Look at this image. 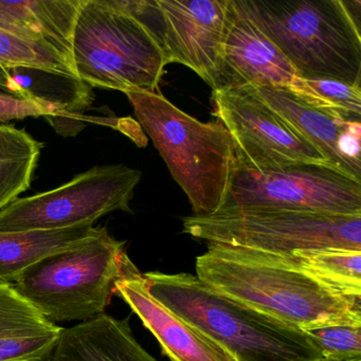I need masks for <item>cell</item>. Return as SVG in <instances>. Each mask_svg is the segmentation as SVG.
<instances>
[{
    "label": "cell",
    "instance_id": "6da1fadb",
    "mask_svg": "<svg viewBox=\"0 0 361 361\" xmlns=\"http://www.w3.org/2000/svg\"><path fill=\"white\" fill-rule=\"evenodd\" d=\"M196 276L221 295L300 329L361 321V300L327 287L295 255L208 244L196 259Z\"/></svg>",
    "mask_w": 361,
    "mask_h": 361
},
{
    "label": "cell",
    "instance_id": "7a4b0ae2",
    "mask_svg": "<svg viewBox=\"0 0 361 361\" xmlns=\"http://www.w3.org/2000/svg\"><path fill=\"white\" fill-rule=\"evenodd\" d=\"M149 293L238 361H322L302 329L213 290L193 274H143Z\"/></svg>",
    "mask_w": 361,
    "mask_h": 361
},
{
    "label": "cell",
    "instance_id": "3957f363",
    "mask_svg": "<svg viewBox=\"0 0 361 361\" xmlns=\"http://www.w3.org/2000/svg\"><path fill=\"white\" fill-rule=\"evenodd\" d=\"M126 94L141 128L187 195L194 216L216 213L238 164L227 128L217 119L200 122L159 92Z\"/></svg>",
    "mask_w": 361,
    "mask_h": 361
},
{
    "label": "cell",
    "instance_id": "277c9868",
    "mask_svg": "<svg viewBox=\"0 0 361 361\" xmlns=\"http://www.w3.org/2000/svg\"><path fill=\"white\" fill-rule=\"evenodd\" d=\"M297 78L361 85L360 18L343 0H240Z\"/></svg>",
    "mask_w": 361,
    "mask_h": 361
},
{
    "label": "cell",
    "instance_id": "5b68a950",
    "mask_svg": "<svg viewBox=\"0 0 361 361\" xmlns=\"http://www.w3.org/2000/svg\"><path fill=\"white\" fill-rule=\"evenodd\" d=\"M78 78L92 87L159 92L161 42L128 0H81L71 42Z\"/></svg>",
    "mask_w": 361,
    "mask_h": 361
},
{
    "label": "cell",
    "instance_id": "8992f818",
    "mask_svg": "<svg viewBox=\"0 0 361 361\" xmlns=\"http://www.w3.org/2000/svg\"><path fill=\"white\" fill-rule=\"evenodd\" d=\"M135 267L124 243L106 231L35 264L12 285L54 324L82 323L104 314L118 282Z\"/></svg>",
    "mask_w": 361,
    "mask_h": 361
},
{
    "label": "cell",
    "instance_id": "52a82bcc",
    "mask_svg": "<svg viewBox=\"0 0 361 361\" xmlns=\"http://www.w3.org/2000/svg\"><path fill=\"white\" fill-rule=\"evenodd\" d=\"M183 232L208 244L279 255L325 248L361 250V214L229 211L185 217Z\"/></svg>",
    "mask_w": 361,
    "mask_h": 361
},
{
    "label": "cell",
    "instance_id": "ba28073f",
    "mask_svg": "<svg viewBox=\"0 0 361 361\" xmlns=\"http://www.w3.org/2000/svg\"><path fill=\"white\" fill-rule=\"evenodd\" d=\"M142 173L124 164L94 166L56 189L18 198L0 211V232L59 230L130 212Z\"/></svg>",
    "mask_w": 361,
    "mask_h": 361
},
{
    "label": "cell",
    "instance_id": "9c48e42d",
    "mask_svg": "<svg viewBox=\"0 0 361 361\" xmlns=\"http://www.w3.org/2000/svg\"><path fill=\"white\" fill-rule=\"evenodd\" d=\"M229 211L361 214V183L314 164L264 173L236 168L216 213Z\"/></svg>",
    "mask_w": 361,
    "mask_h": 361
},
{
    "label": "cell",
    "instance_id": "30bf717a",
    "mask_svg": "<svg viewBox=\"0 0 361 361\" xmlns=\"http://www.w3.org/2000/svg\"><path fill=\"white\" fill-rule=\"evenodd\" d=\"M213 116L227 128L238 168L271 172L291 166H331L250 88L213 90ZM336 171V170H335Z\"/></svg>",
    "mask_w": 361,
    "mask_h": 361
},
{
    "label": "cell",
    "instance_id": "8fae6325",
    "mask_svg": "<svg viewBox=\"0 0 361 361\" xmlns=\"http://www.w3.org/2000/svg\"><path fill=\"white\" fill-rule=\"evenodd\" d=\"M229 0H130L156 33L169 64L193 71L211 88L225 31Z\"/></svg>",
    "mask_w": 361,
    "mask_h": 361
},
{
    "label": "cell",
    "instance_id": "7c38bea8",
    "mask_svg": "<svg viewBox=\"0 0 361 361\" xmlns=\"http://www.w3.org/2000/svg\"><path fill=\"white\" fill-rule=\"evenodd\" d=\"M297 78L284 54L268 39L240 0H229L213 90L288 87Z\"/></svg>",
    "mask_w": 361,
    "mask_h": 361
},
{
    "label": "cell",
    "instance_id": "4fadbf2b",
    "mask_svg": "<svg viewBox=\"0 0 361 361\" xmlns=\"http://www.w3.org/2000/svg\"><path fill=\"white\" fill-rule=\"evenodd\" d=\"M274 109L329 166L361 183V124L348 123L307 106L286 87H248Z\"/></svg>",
    "mask_w": 361,
    "mask_h": 361
},
{
    "label": "cell",
    "instance_id": "5bb4252c",
    "mask_svg": "<svg viewBox=\"0 0 361 361\" xmlns=\"http://www.w3.org/2000/svg\"><path fill=\"white\" fill-rule=\"evenodd\" d=\"M116 293L155 336L170 361H238L227 348L155 299L137 267L118 282Z\"/></svg>",
    "mask_w": 361,
    "mask_h": 361
},
{
    "label": "cell",
    "instance_id": "9a60e30c",
    "mask_svg": "<svg viewBox=\"0 0 361 361\" xmlns=\"http://www.w3.org/2000/svg\"><path fill=\"white\" fill-rule=\"evenodd\" d=\"M62 331L13 285L0 283V361H48Z\"/></svg>",
    "mask_w": 361,
    "mask_h": 361
},
{
    "label": "cell",
    "instance_id": "2e32d148",
    "mask_svg": "<svg viewBox=\"0 0 361 361\" xmlns=\"http://www.w3.org/2000/svg\"><path fill=\"white\" fill-rule=\"evenodd\" d=\"M48 361H156L138 343L128 320L100 314L63 329Z\"/></svg>",
    "mask_w": 361,
    "mask_h": 361
},
{
    "label": "cell",
    "instance_id": "e0dca14e",
    "mask_svg": "<svg viewBox=\"0 0 361 361\" xmlns=\"http://www.w3.org/2000/svg\"><path fill=\"white\" fill-rule=\"evenodd\" d=\"M80 4L81 0H0V31L26 41L48 42L71 60Z\"/></svg>",
    "mask_w": 361,
    "mask_h": 361
},
{
    "label": "cell",
    "instance_id": "ac0fdd59",
    "mask_svg": "<svg viewBox=\"0 0 361 361\" xmlns=\"http://www.w3.org/2000/svg\"><path fill=\"white\" fill-rule=\"evenodd\" d=\"M94 224L59 230L0 232V283L12 284L48 257L99 238L107 231Z\"/></svg>",
    "mask_w": 361,
    "mask_h": 361
},
{
    "label": "cell",
    "instance_id": "d6986e66",
    "mask_svg": "<svg viewBox=\"0 0 361 361\" xmlns=\"http://www.w3.org/2000/svg\"><path fill=\"white\" fill-rule=\"evenodd\" d=\"M42 149L26 130L0 124V211L30 188Z\"/></svg>",
    "mask_w": 361,
    "mask_h": 361
},
{
    "label": "cell",
    "instance_id": "ffe728a7",
    "mask_svg": "<svg viewBox=\"0 0 361 361\" xmlns=\"http://www.w3.org/2000/svg\"><path fill=\"white\" fill-rule=\"evenodd\" d=\"M298 264L338 293L361 300V250L325 248L297 251Z\"/></svg>",
    "mask_w": 361,
    "mask_h": 361
},
{
    "label": "cell",
    "instance_id": "44dd1931",
    "mask_svg": "<svg viewBox=\"0 0 361 361\" xmlns=\"http://www.w3.org/2000/svg\"><path fill=\"white\" fill-rule=\"evenodd\" d=\"M286 88L307 106L324 111L348 123L361 122L360 86L348 85L333 80L295 78Z\"/></svg>",
    "mask_w": 361,
    "mask_h": 361
},
{
    "label": "cell",
    "instance_id": "7402d4cb",
    "mask_svg": "<svg viewBox=\"0 0 361 361\" xmlns=\"http://www.w3.org/2000/svg\"><path fill=\"white\" fill-rule=\"evenodd\" d=\"M0 65L78 78L71 59L48 42H31L0 31ZM79 79V78H78Z\"/></svg>",
    "mask_w": 361,
    "mask_h": 361
},
{
    "label": "cell",
    "instance_id": "603a6c76",
    "mask_svg": "<svg viewBox=\"0 0 361 361\" xmlns=\"http://www.w3.org/2000/svg\"><path fill=\"white\" fill-rule=\"evenodd\" d=\"M322 356V361L361 360V321L331 323L302 329Z\"/></svg>",
    "mask_w": 361,
    "mask_h": 361
},
{
    "label": "cell",
    "instance_id": "cb8c5ba5",
    "mask_svg": "<svg viewBox=\"0 0 361 361\" xmlns=\"http://www.w3.org/2000/svg\"><path fill=\"white\" fill-rule=\"evenodd\" d=\"M29 117H45L51 122L59 119L58 111L35 100H26L0 92V124Z\"/></svg>",
    "mask_w": 361,
    "mask_h": 361
},
{
    "label": "cell",
    "instance_id": "d4e9b609",
    "mask_svg": "<svg viewBox=\"0 0 361 361\" xmlns=\"http://www.w3.org/2000/svg\"><path fill=\"white\" fill-rule=\"evenodd\" d=\"M0 92L24 99L23 90L10 75V71L1 65H0Z\"/></svg>",
    "mask_w": 361,
    "mask_h": 361
},
{
    "label": "cell",
    "instance_id": "484cf974",
    "mask_svg": "<svg viewBox=\"0 0 361 361\" xmlns=\"http://www.w3.org/2000/svg\"><path fill=\"white\" fill-rule=\"evenodd\" d=\"M358 361H361V360H358Z\"/></svg>",
    "mask_w": 361,
    "mask_h": 361
}]
</instances>
